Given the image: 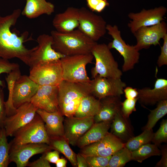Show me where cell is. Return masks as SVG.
<instances>
[{"mask_svg":"<svg viewBox=\"0 0 167 167\" xmlns=\"http://www.w3.org/2000/svg\"><path fill=\"white\" fill-rule=\"evenodd\" d=\"M21 14V10L18 9L9 15H0V57L7 60L16 58L28 66L31 54L35 47L28 49L24 44L33 39L29 37L27 31L19 35L16 30L11 29Z\"/></svg>","mask_w":167,"mask_h":167,"instance_id":"1","label":"cell"},{"mask_svg":"<svg viewBox=\"0 0 167 167\" xmlns=\"http://www.w3.org/2000/svg\"><path fill=\"white\" fill-rule=\"evenodd\" d=\"M50 35L53 39V48L65 56L91 54L97 43L79 29L66 33L53 30Z\"/></svg>","mask_w":167,"mask_h":167,"instance_id":"2","label":"cell"},{"mask_svg":"<svg viewBox=\"0 0 167 167\" xmlns=\"http://www.w3.org/2000/svg\"><path fill=\"white\" fill-rule=\"evenodd\" d=\"M90 83H74L63 80L58 85V106L63 116H74L82 98L91 94Z\"/></svg>","mask_w":167,"mask_h":167,"instance_id":"3","label":"cell"},{"mask_svg":"<svg viewBox=\"0 0 167 167\" xmlns=\"http://www.w3.org/2000/svg\"><path fill=\"white\" fill-rule=\"evenodd\" d=\"M91 54L95 59V66L91 70L92 78L97 75L113 78H121L122 71L118 68L110 49L105 43L97 42L93 47Z\"/></svg>","mask_w":167,"mask_h":167,"instance_id":"4","label":"cell"},{"mask_svg":"<svg viewBox=\"0 0 167 167\" xmlns=\"http://www.w3.org/2000/svg\"><path fill=\"white\" fill-rule=\"evenodd\" d=\"M91 54L65 56L60 59L63 80L74 83H89L91 80L86 70L87 64L92 62Z\"/></svg>","mask_w":167,"mask_h":167,"instance_id":"5","label":"cell"},{"mask_svg":"<svg viewBox=\"0 0 167 167\" xmlns=\"http://www.w3.org/2000/svg\"><path fill=\"white\" fill-rule=\"evenodd\" d=\"M13 136L14 138L9 143L10 146L30 143H44L49 145L50 143V138L45 123L37 113L30 122L18 130Z\"/></svg>","mask_w":167,"mask_h":167,"instance_id":"6","label":"cell"},{"mask_svg":"<svg viewBox=\"0 0 167 167\" xmlns=\"http://www.w3.org/2000/svg\"><path fill=\"white\" fill-rule=\"evenodd\" d=\"M106 29L108 34L113 39L107 45L108 47L110 49H115L123 58L122 71L125 72L133 69L135 65L139 62V51L135 45H131L126 43L117 25L107 24Z\"/></svg>","mask_w":167,"mask_h":167,"instance_id":"7","label":"cell"},{"mask_svg":"<svg viewBox=\"0 0 167 167\" xmlns=\"http://www.w3.org/2000/svg\"><path fill=\"white\" fill-rule=\"evenodd\" d=\"M29 76L39 85L58 86L63 80L60 59L35 65L30 68Z\"/></svg>","mask_w":167,"mask_h":167,"instance_id":"8","label":"cell"},{"mask_svg":"<svg viewBox=\"0 0 167 167\" xmlns=\"http://www.w3.org/2000/svg\"><path fill=\"white\" fill-rule=\"evenodd\" d=\"M107 25L101 16L84 7L79 9L78 29L94 41L97 42L105 35Z\"/></svg>","mask_w":167,"mask_h":167,"instance_id":"9","label":"cell"},{"mask_svg":"<svg viewBox=\"0 0 167 167\" xmlns=\"http://www.w3.org/2000/svg\"><path fill=\"white\" fill-rule=\"evenodd\" d=\"M38 109L31 102L26 103L16 109L15 113L6 116L2 127L7 137H12L19 129L30 122L34 118Z\"/></svg>","mask_w":167,"mask_h":167,"instance_id":"10","label":"cell"},{"mask_svg":"<svg viewBox=\"0 0 167 167\" xmlns=\"http://www.w3.org/2000/svg\"><path fill=\"white\" fill-rule=\"evenodd\" d=\"M167 9L163 6L146 10L143 9L138 13L130 12L128 17L131 19L127 26L133 34L142 27H149L159 24L164 20Z\"/></svg>","mask_w":167,"mask_h":167,"instance_id":"11","label":"cell"},{"mask_svg":"<svg viewBox=\"0 0 167 167\" xmlns=\"http://www.w3.org/2000/svg\"><path fill=\"white\" fill-rule=\"evenodd\" d=\"M91 94L100 100L109 96H121L126 87L121 78H108L97 75L90 83Z\"/></svg>","mask_w":167,"mask_h":167,"instance_id":"12","label":"cell"},{"mask_svg":"<svg viewBox=\"0 0 167 167\" xmlns=\"http://www.w3.org/2000/svg\"><path fill=\"white\" fill-rule=\"evenodd\" d=\"M136 40L135 45L140 51L148 49L152 45H159L161 39L167 34V25L164 20L157 24L141 27L133 33Z\"/></svg>","mask_w":167,"mask_h":167,"instance_id":"13","label":"cell"},{"mask_svg":"<svg viewBox=\"0 0 167 167\" xmlns=\"http://www.w3.org/2000/svg\"><path fill=\"white\" fill-rule=\"evenodd\" d=\"M37 41L38 45L30 56L28 65L30 68L41 62L58 60L65 56L53 48V39L51 35H41L37 38Z\"/></svg>","mask_w":167,"mask_h":167,"instance_id":"14","label":"cell"},{"mask_svg":"<svg viewBox=\"0 0 167 167\" xmlns=\"http://www.w3.org/2000/svg\"><path fill=\"white\" fill-rule=\"evenodd\" d=\"M10 146V163L14 162L17 167L27 166L29 159L32 156L52 150L49 145L44 143H30Z\"/></svg>","mask_w":167,"mask_h":167,"instance_id":"15","label":"cell"},{"mask_svg":"<svg viewBox=\"0 0 167 167\" xmlns=\"http://www.w3.org/2000/svg\"><path fill=\"white\" fill-rule=\"evenodd\" d=\"M125 143L110 132L96 142L81 148L80 153L84 155L108 157L124 147Z\"/></svg>","mask_w":167,"mask_h":167,"instance_id":"16","label":"cell"},{"mask_svg":"<svg viewBox=\"0 0 167 167\" xmlns=\"http://www.w3.org/2000/svg\"><path fill=\"white\" fill-rule=\"evenodd\" d=\"M94 117L77 118L74 116L64 119V136L69 144L76 146L79 138L94 123Z\"/></svg>","mask_w":167,"mask_h":167,"instance_id":"17","label":"cell"},{"mask_svg":"<svg viewBox=\"0 0 167 167\" xmlns=\"http://www.w3.org/2000/svg\"><path fill=\"white\" fill-rule=\"evenodd\" d=\"M58 86L39 85L31 102L36 108L49 112L60 111L58 106Z\"/></svg>","mask_w":167,"mask_h":167,"instance_id":"18","label":"cell"},{"mask_svg":"<svg viewBox=\"0 0 167 167\" xmlns=\"http://www.w3.org/2000/svg\"><path fill=\"white\" fill-rule=\"evenodd\" d=\"M39 86L29 76L21 75L14 85L12 98L14 107L17 109L26 103L31 102Z\"/></svg>","mask_w":167,"mask_h":167,"instance_id":"19","label":"cell"},{"mask_svg":"<svg viewBox=\"0 0 167 167\" xmlns=\"http://www.w3.org/2000/svg\"><path fill=\"white\" fill-rule=\"evenodd\" d=\"M137 90L138 101L143 107L154 105L167 99V80L165 79H157L153 88L145 87Z\"/></svg>","mask_w":167,"mask_h":167,"instance_id":"20","label":"cell"},{"mask_svg":"<svg viewBox=\"0 0 167 167\" xmlns=\"http://www.w3.org/2000/svg\"><path fill=\"white\" fill-rule=\"evenodd\" d=\"M36 113L44 122L46 130L50 138L64 137V118L60 111L49 112L38 109Z\"/></svg>","mask_w":167,"mask_h":167,"instance_id":"21","label":"cell"},{"mask_svg":"<svg viewBox=\"0 0 167 167\" xmlns=\"http://www.w3.org/2000/svg\"><path fill=\"white\" fill-rule=\"evenodd\" d=\"M52 24L57 31L66 33L72 31L79 25V8L68 7L63 12L56 14Z\"/></svg>","mask_w":167,"mask_h":167,"instance_id":"22","label":"cell"},{"mask_svg":"<svg viewBox=\"0 0 167 167\" xmlns=\"http://www.w3.org/2000/svg\"><path fill=\"white\" fill-rule=\"evenodd\" d=\"M99 100L100 108L97 114L94 117V122H112L116 114L121 110V96H108Z\"/></svg>","mask_w":167,"mask_h":167,"instance_id":"23","label":"cell"},{"mask_svg":"<svg viewBox=\"0 0 167 167\" xmlns=\"http://www.w3.org/2000/svg\"><path fill=\"white\" fill-rule=\"evenodd\" d=\"M110 129V132L124 143L135 136L129 118L125 117L121 110L115 115Z\"/></svg>","mask_w":167,"mask_h":167,"instance_id":"24","label":"cell"},{"mask_svg":"<svg viewBox=\"0 0 167 167\" xmlns=\"http://www.w3.org/2000/svg\"><path fill=\"white\" fill-rule=\"evenodd\" d=\"M111 123L105 122H94L90 129L79 138L76 146L81 149L101 140L109 132Z\"/></svg>","mask_w":167,"mask_h":167,"instance_id":"25","label":"cell"},{"mask_svg":"<svg viewBox=\"0 0 167 167\" xmlns=\"http://www.w3.org/2000/svg\"><path fill=\"white\" fill-rule=\"evenodd\" d=\"M21 14L27 18L34 19L41 15H51L54 11V5L46 0H26Z\"/></svg>","mask_w":167,"mask_h":167,"instance_id":"26","label":"cell"},{"mask_svg":"<svg viewBox=\"0 0 167 167\" xmlns=\"http://www.w3.org/2000/svg\"><path fill=\"white\" fill-rule=\"evenodd\" d=\"M100 106L99 100L89 94L82 98L74 116L81 118L94 117L99 111Z\"/></svg>","mask_w":167,"mask_h":167,"instance_id":"27","label":"cell"},{"mask_svg":"<svg viewBox=\"0 0 167 167\" xmlns=\"http://www.w3.org/2000/svg\"><path fill=\"white\" fill-rule=\"evenodd\" d=\"M64 137L50 138L49 145L52 150L63 154L74 167H77L76 154L72 150Z\"/></svg>","mask_w":167,"mask_h":167,"instance_id":"28","label":"cell"},{"mask_svg":"<svg viewBox=\"0 0 167 167\" xmlns=\"http://www.w3.org/2000/svg\"><path fill=\"white\" fill-rule=\"evenodd\" d=\"M21 75L19 68L13 71L8 74L6 77L8 90V96L6 101H5L6 116L14 114L16 109L13 106L12 98L15 83L17 79Z\"/></svg>","mask_w":167,"mask_h":167,"instance_id":"29","label":"cell"},{"mask_svg":"<svg viewBox=\"0 0 167 167\" xmlns=\"http://www.w3.org/2000/svg\"><path fill=\"white\" fill-rule=\"evenodd\" d=\"M131 152L132 160L140 163L151 156H160L161 154L158 147L151 143L144 145Z\"/></svg>","mask_w":167,"mask_h":167,"instance_id":"30","label":"cell"},{"mask_svg":"<svg viewBox=\"0 0 167 167\" xmlns=\"http://www.w3.org/2000/svg\"><path fill=\"white\" fill-rule=\"evenodd\" d=\"M157 104L156 108L150 110L147 123L142 128L143 130L152 129L157 122L167 114V99L161 101Z\"/></svg>","mask_w":167,"mask_h":167,"instance_id":"31","label":"cell"},{"mask_svg":"<svg viewBox=\"0 0 167 167\" xmlns=\"http://www.w3.org/2000/svg\"><path fill=\"white\" fill-rule=\"evenodd\" d=\"M140 134L134 136L125 143L124 147L132 152L151 142L154 132L152 129H145Z\"/></svg>","mask_w":167,"mask_h":167,"instance_id":"32","label":"cell"},{"mask_svg":"<svg viewBox=\"0 0 167 167\" xmlns=\"http://www.w3.org/2000/svg\"><path fill=\"white\" fill-rule=\"evenodd\" d=\"M131 161V151L124 147L111 156L107 167H123Z\"/></svg>","mask_w":167,"mask_h":167,"instance_id":"33","label":"cell"},{"mask_svg":"<svg viewBox=\"0 0 167 167\" xmlns=\"http://www.w3.org/2000/svg\"><path fill=\"white\" fill-rule=\"evenodd\" d=\"M5 131L1 128L0 134V167H7L10 163V146L8 143Z\"/></svg>","mask_w":167,"mask_h":167,"instance_id":"34","label":"cell"},{"mask_svg":"<svg viewBox=\"0 0 167 167\" xmlns=\"http://www.w3.org/2000/svg\"><path fill=\"white\" fill-rule=\"evenodd\" d=\"M151 142L158 147L167 142V119H163L159 129L154 133Z\"/></svg>","mask_w":167,"mask_h":167,"instance_id":"35","label":"cell"},{"mask_svg":"<svg viewBox=\"0 0 167 167\" xmlns=\"http://www.w3.org/2000/svg\"><path fill=\"white\" fill-rule=\"evenodd\" d=\"M83 155L86 159L88 167H107L111 156L103 157L94 155Z\"/></svg>","mask_w":167,"mask_h":167,"instance_id":"36","label":"cell"},{"mask_svg":"<svg viewBox=\"0 0 167 167\" xmlns=\"http://www.w3.org/2000/svg\"><path fill=\"white\" fill-rule=\"evenodd\" d=\"M19 68L17 63L11 62L8 60L0 57V75L2 73L9 74L13 71ZM5 82L0 79V86L3 88L5 87Z\"/></svg>","mask_w":167,"mask_h":167,"instance_id":"37","label":"cell"},{"mask_svg":"<svg viewBox=\"0 0 167 167\" xmlns=\"http://www.w3.org/2000/svg\"><path fill=\"white\" fill-rule=\"evenodd\" d=\"M137 101V98L133 99H126L122 102L121 110L126 118H129L132 113L136 111L135 105Z\"/></svg>","mask_w":167,"mask_h":167,"instance_id":"38","label":"cell"},{"mask_svg":"<svg viewBox=\"0 0 167 167\" xmlns=\"http://www.w3.org/2000/svg\"><path fill=\"white\" fill-rule=\"evenodd\" d=\"M87 5L90 11L100 13L109 6L107 0H86Z\"/></svg>","mask_w":167,"mask_h":167,"instance_id":"39","label":"cell"},{"mask_svg":"<svg viewBox=\"0 0 167 167\" xmlns=\"http://www.w3.org/2000/svg\"><path fill=\"white\" fill-rule=\"evenodd\" d=\"M163 43L161 47V52L157 60V64L159 67L167 65V34L163 38Z\"/></svg>","mask_w":167,"mask_h":167,"instance_id":"40","label":"cell"},{"mask_svg":"<svg viewBox=\"0 0 167 167\" xmlns=\"http://www.w3.org/2000/svg\"><path fill=\"white\" fill-rule=\"evenodd\" d=\"M3 88L0 86V127H2L3 121L6 116Z\"/></svg>","mask_w":167,"mask_h":167,"instance_id":"41","label":"cell"},{"mask_svg":"<svg viewBox=\"0 0 167 167\" xmlns=\"http://www.w3.org/2000/svg\"><path fill=\"white\" fill-rule=\"evenodd\" d=\"M42 154V156L36 161L29 162L27 166L30 167H50V163L45 159V153Z\"/></svg>","mask_w":167,"mask_h":167,"instance_id":"42","label":"cell"},{"mask_svg":"<svg viewBox=\"0 0 167 167\" xmlns=\"http://www.w3.org/2000/svg\"><path fill=\"white\" fill-rule=\"evenodd\" d=\"M161 150V160L156 164V167H167V146L165 145L162 146Z\"/></svg>","mask_w":167,"mask_h":167,"instance_id":"43","label":"cell"},{"mask_svg":"<svg viewBox=\"0 0 167 167\" xmlns=\"http://www.w3.org/2000/svg\"><path fill=\"white\" fill-rule=\"evenodd\" d=\"M123 93L125 94L126 98L128 99L136 98L138 94L137 89L130 87H126L124 89Z\"/></svg>","mask_w":167,"mask_h":167,"instance_id":"44","label":"cell"},{"mask_svg":"<svg viewBox=\"0 0 167 167\" xmlns=\"http://www.w3.org/2000/svg\"><path fill=\"white\" fill-rule=\"evenodd\" d=\"M48 151L45 153V158L50 163L55 164L60 158V152L56 150Z\"/></svg>","mask_w":167,"mask_h":167,"instance_id":"45","label":"cell"},{"mask_svg":"<svg viewBox=\"0 0 167 167\" xmlns=\"http://www.w3.org/2000/svg\"><path fill=\"white\" fill-rule=\"evenodd\" d=\"M76 159L77 167H88L86 159L80 153L76 154Z\"/></svg>","mask_w":167,"mask_h":167,"instance_id":"46","label":"cell"},{"mask_svg":"<svg viewBox=\"0 0 167 167\" xmlns=\"http://www.w3.org/2000/svg\"><path fill=\"white\" fill-rule=\"evenodd\" d=\"M67 162L66 159L63 158H59L55 164L57 167H66Z\"/></svg>","mask_w":167,"mask_h":167,"instance_id":"47","label":"cell"},{"mask_svg":"<svg viewBox=\"0 0 167 167\" xmlns=\"http://www.w3.org/2000/svg\"><path fill=\"white\" fill-rule=\"evenodd\" d=\"M1 128L0 127V131H1Z\"/></svg>","mask_w":167,"mask_h":167,"instance_id":"48","label":"cell"}]
</instances>
